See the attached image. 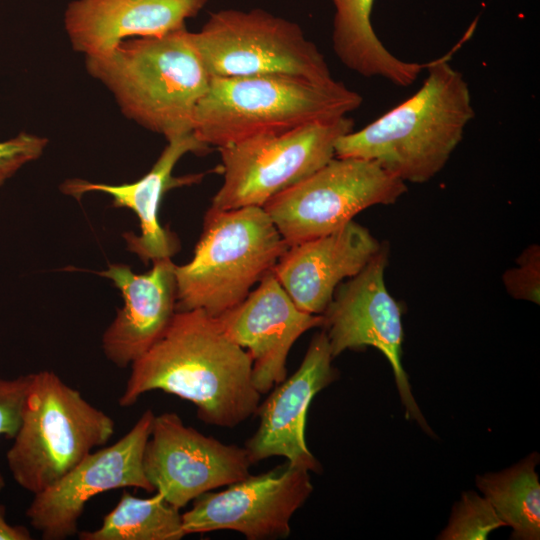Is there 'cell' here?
Wrapping results in <instances>:
<instances>
[{
	"mask_svg": "<svg viewBox=\"0 0 540 540\" xmlns=\"http://www.w3.org/2000/svg\"><path fill=\"white\" fill-rule=\"evenodd\" d=\"M184 536L182 514L161 493L137 498L127 491L99 528L78 534L81 540H180Z\"/></svg>",
	"mask_w": 540,
	"mask_h": 540,
	"instance_id": "cell-22",
	"label": "cell"
},
{
	"mask_svg": "<svg viewBox=\"0 0 540 540\" xmlns=\"http://www.w3.org/2000/svg\"><path fill=\"white\" fill-rule=\"evenodd\" d=\"M335 13L332 47L349 70L366 77H380L400 87L412 85L425 63L405 61L390 52L371 23L375 0H331Z\"/></svg>",
	"mask_w": 540,
	"mask_h": 540,
	"instance_id": "cell-20",
	"label": "cell"
},
{
	"mask_svg": "<svg viewBox=\"0 0 540 540\" xmlns=\"http://www.w3.org/2000/svg\"><path fill=\"white\" fill-rule=\"evenodd\" d=\"M154 417L151 409L145 410L117 442L90 453L52 486L34 494L26 516L44 540L76 535L86 503L99 493L120 488L155 491L143 469Z\"/></svg>",
	"mask_w": 540,
	"mask_h": 540,
	"instance_id": "cell-11",
	"label": "cell"
},
{
	"mask_svg": "<svg viewBox=\"0 0 540 540\" xmlns=\"http://www.w3.org/2000/svg\"><path fill=\"white\" fill-rule=\"evenodd\" d=\"M191 36L210 77L289 74L317 82L334 79L302 28L264 9L212 12Z\"/></svg>",
	"mask_w": 540,
	"mask_h": 540,
	"instance_id": "cell-7",
	"label": "cell"
},
{
	"mask_svg": "<svg viewBox=\"0 0 540 540\" xmlns=\"http://www.w3.org/2000/svg\"><path fill=\"white\" fill-rule=\"evenodd\" d=\"M381 246L366 227L352 220L332 233L288 247L272 271L300 310L320 315L337 286L358 274Z\"/></svg>",
	"mask_w": 540,
	"mask_h": 540,
	"instance_id": "cell-17",
	"label": "cell"
},
{
	"mask_svg": "<svg viewBox=\"0 0 540 540\" xmlns=\"http://www.w3.org/2000/svg\"><path fill=\"white\" fill-rule=\"evenodd\" d=\"M388 258L389 246L382 243L377 254L358 274L337 286L322 313V328L334 358L345 350L378 349L393 370L406 417L431 432L413 397L402 364V308L385 284Z\"/></svg>",
	"mask_w": 540,
	"mask_h": 540,
	"instance_id": "cell-10",
	"label": "cell"
},
{
	"mask_svg": "<svg viewBox=\"0 0 540 540\" xmlns=\"http://www.w3.org/2000/svg\"><path fill=\"white\" fill-rule=\"evenodd\" d=\"M4 486H5V481H4L3 476L0 474V491L4 488Z\"/></svg>",
	"mask_w": 540,
	"mask_h": 540,
	"instance_id": "cell-28",
	"label": "cell"
},
{
	"mask_svg": "<svg viewBox=\"0 0 540 540\" xmlns=\"http://www.w3.org/2000/svg\"><path fill=\"white\" fill-rule=\"evenodd\" d=\"M406 192V183L377 163L335 156L263 208L290 247L338 230L371 206L394 204Z\"/></svg>",
	"mask_w": 540,
	"mask_h": 540,
	"instance_id": "cell-9",
	"label": "cell"
},
{
	"mask_svg": "<svg viewBox=\"0 0 540 540\" xmlns=\"http://www.w3.org/2000/svg\"><path fill=\"white\" fill-rule=\"evenodd\" d=\"M210 146L201 142L193 132L167 140V145L152 168L132 183L110 185L74 178L64 181L60 190L80 199L88 192H102L112 197V206L128 208L138 217L140 235L132 232L123 234L127 248L144 264L163 258H171L179 249L177 238L159 221L162 198L169 190L198 183L203 174L173 176L177 162L187 153L205 154Z\"/></svg>",
	"mask_w": 540,
	"mask_h": 540,
	"instance_id": "cell-16",
	"label": "cell"
},
{
	"mask_svg": "<svg viewBox=\"0 0 540 540\" xmlns=\"http://www.w3.org/2000/svg\"><path fill=\"white\" fill-rule=\"evenodd\" d=\"M245 448L186 426L178 414L155 415L143 454L146 478L177 509L215 488L250 475Z\"/></svg>",
	"mask_w": 540,
	"mask_h": 540,
	"instance_id": "cell-12",
	"label": "cell"
},
{
	"mask_svg": "<svg viewBox=\"0 0 540 540\" xmlns=\"http://www.w3.org/2000/svg\"><path fill=\"white\" fill-rule=\"evenodd\" d=\"M152 263V269L145 274H136L124 264H110L97 273L113 282L124 301L102 336L106 358L119 368L142 356L163 334L176 312L175 264L171 258Z\"/></svg>",
	"mask_w": 540,
	"mask_h": 540,
	"instance_id": "cell-18",
	"label": "cell"
},
{
	"mask_svg": "<svg viewBox=\"0 0 540 540\" xmlns=\"http://www.w3.org/2000/svg\"><path fill=\"white\" fill-rule=\"evenodd\" d=\"M208 0H74L64 14L73 49L85 57L137 37L162 36L185 27Z\"/></svg>",
	"mask_w": 540,
	"mask_h": 540,
	"instance_id": "cell-19",
	"label": "cell"
},
{
	"mask_svg": "<svg viewBox=\"0 0 540 540\" xmlns=\"http://www.w3.org/2000/svg\"><path fill=\"white\" fill-rule=\"evenodd\" d=\"M508 294L515 299L539 304L540 301V247H526L516 259V266L502 277Z\"/></svg>",
	"mask_w": 540,
	"mask_h": 540,
	"instance_id": "cell-24",
	"label": "cell"
},
{
	"mask_svg": "<svg viewBox=\"0 0 540 540\" xmlns=\"http://www.w3.org/2000/svg\"><path fill=\"white\" fill-rule=\"evenodd\" d=\"M225 335L246 348L252 359V380L265 394L287 377V357L306 331L322 327V314L300 310L269 271L238 305L215 317Z\"/></svg>",
	"mask_w": 540,
	"mask_h": 540,
	"instance_id": "cell-14",
	"label": "cell"
},
{
	"mask_svg": "<svg viewBox=\"0 0 540 540\" xmlns=\"http://www.w3.org/2000/svg\"><path fill=\"white\" fill-rule=\"evenodd\" d=\"M502 526L505 523L489 501L475 491H468L454 506L450 521L438 539L485 540L493 530Z\"/></svg>",
	"mask_w": 540,
	"mask_h": 540,
	"instance_id": "cell-23",
	"label": "cell"
},
{
	"mask_svg": "<svg viewBox=\"0 0 540 540\" xmlns=\"http://www.w3.org/2000/svg\"><path fill=\"white\" fill-rule=\"evenodd\" d=\"M32 373L15 378L0 377V436L14 438L20 425Z\"/></svg>",
	"mask_w": 540,
	"mask_h": 540,
	"instance_id": "cell-26",
	"label": "cell"
},
{
	"mask_svg": "<svg viewBox=\"0 0 540 540\" xmlns=\"http://www.w3.org/2000/svg\"><path fill=\"white\" fill-rule=\"evenodd\" d=\"M451 52L428 62L427 76L411 97L342 136L335 156L373 161L404 183L435 177L475 115L468 83L449 62Z\"/></svg>",
	"mask_w": 540,
	"mask_h": 540,
	"instance_id": "cell-2",
	"label": "cell"
},
{
	"mask_svg": "<svg viewBox=\"0 0 540 540\" xmlns=\"http://www.w3.org/2000/svg\"><path fill=\"white\" fill-rule=\"evenodd\" d=\"M353 128V119L344 116L218 148L223 183L210 208L263 207L332 160L337 141Z\"/></svg>",
	"mask_w": 540,
	"mask_h": 540,
	"instance_id": "cell-8",
	"label": "cell"
},
{
	"mask_svg": "<svg viewBox=\"0 0 540 540\" xmlns=\"http://www.w3.org/2000/svg\"><path fill=\"white\" fill-rule=\"evenodd\" d=\"M533 453L503 471L476 477V485L505 526L512 528V539L540 538V483Z\"/></svg>",
	"mask_w": 540,
	"mask_h": 540,
	"instance_id": "cell-21",
	"label": "cell"
},
{
	"mask_svg": "<svg viewBox=\"0 0 540 540\" xmlns=\"http://www.w3.org/2000/svg\"><path fill=\"white\" fill-rule=\"evenodd\" d=\"M288 247L263 207L209 208L192 259L175 265V310L218 317L241 303Z\"/></svg>",
	"mask_w": 540,
	"mask_h": 540,
	"instance_id": "cell-5",
	"label": "cell"
},
{
	"mask_svg": "<svg viewBox=\"0 0 540 540\" xmlns=\"http://www.w3.org/2000/svg\"><path fill=\"white\" fill-rule=\"evenodd\" d=\"M85 60L89 74L110 90L127 118L166 140L193 132L210 76L186 27L126 39Z\"/></svg>",
	"mask_w": 540,
	"mask_h": 540,
	"instance_id": "cell-3",
	"label": "cell"
},
{
	"mask_svg": "<svg viewBox=\"0 0 540 540\" xmlns=\"http://www.w3.org/2000/svg\"><path fill=\"white\" fill-rule=\"evenodd\" d=\"M114 420L55 372L32 373L21 421L6 453L15 482L34 494L46 490L104 446Z\"/></svg>",
	"mask_w": 540,
	"mask_h": 540,
	"instance_id": "cell-6",
	"label": "cell"
},
{
	"mask_svg": "<svg viewBox=\"0 0 540 540\" xmlns=\"http://www.w3.org/2000/svg\"><path fill=\"white\" fill-rule=\"evenodd\" d=\"M161 390L192 402L208 425L235 427L256 414L261 394L252 359L200 309L176 311L163 334L131 364L121 407Z\"/></svg>",
	"mask_w": 540,
	"mask_h": 540,
	"instance_id": "cell-1",
	"label": "cell"
},
{
	"mask_svg": "<svg viewBox=\"0 0 540 540\" xmlns=\"http://www.w3.org/2000/svg\"><path fill=\"white\" fill-rule=\"evenodd\" d=\"M47 144V138L27 132L0 141V187L25 164L38 159Z\"/></svg>",
	"mask_w": 540,
	"mask_h": 540,
	"instance_id": "cell-25",
	"label": "cell"
},
{
	"mask_svg": "<svg viewBox=\"0 0 540 540\" xmlns=\"http://www.w3.org/2000/svg\"><path fill=\"white\" fill-rule=\"evenodd\" d=\"M31 533L22 525H11L6 520L5 505L0 503V540H30Z\"/></svg>",
	"mask_w": 540,
	"mask_h": 540,
	"instance_id": "cell-27",
	"label": "cell"
},
{
	"mask_svg": "<svg viewBox=\"0 0 540 540\" xmlns=\"http://www.w3.org/2000/svg\"><path fill=\"white\" fill-rule=\"evenodd\" d=\"M333 359L328 337L322 330L312 338L297 371L277 384L258 406L259 427L244 447L252 464L282 456L292 466L321 471L320 462L306 445L305 424L313 397L338 377Z\"/></svg>",
	"mask_w": 540,
	"mask_h": 540,
	"instance_id": "cell-15",
	"label": "cell"
},
{
	"mask_svg": "<svg viewBox=\"0 0 540 540\" xmlns=\"http://www.w3.org/2000/svg\"><path fill=\"white\" fill-rule=\"evenodd\" d=\"M312 491L309 471L287 463L198 496L182 514V527L186 535L233 530L248 540L286 538L292 516Z\"/></svg>",
	"mask_w": 540,
	"mask_h": 540,
	"instance_id": "cell-13",
	"label": "cell"
},
{
	"mask_svg": "<svg viewBox=\"0 0 540 540\" xmlns=\"http://www.w3.org/2000/svg\"><path fill=\"white\" fill-rule=\"evenodd\" d=\"M362 102L358 92L335 79L317 82L289 74L210 77L195 110L193 133L220 148L348 116Z\"/></svg>",
	"mask_w": 540,
	"mask_h": 540,
	"instance_id": "cell-4",
	"label": "cell"
}]
</instances>
